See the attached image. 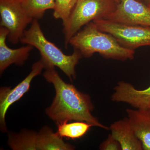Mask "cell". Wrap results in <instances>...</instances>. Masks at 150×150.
Here are the masks:
<instances>
[{
	"label": "cell",
	"instance_id": "8992f818",
	"mask_svg": "<svg viewBox=\"0 0 150 150\" xmlns=\"http://www.w3.org/2000/svg\"><path fill=\"white\" fill-rule=\"evenodd\" d=\"M0 16L1 27L8 30V39L15 45L20 41L28 25L33 21L23 9L21 0H0Z\"/></svg>",
	"mask_w": 150,
	"mask_h": 150
},
{
	"label": "cell",
	"instance_id": "ac0fdd59",
	"mask_svg": "<svg viewBox=\"0 0 150 150\" xmlns=\"http://www.w3.org/2000/svg\"><path fill=\"white\" fill-rule=\"evenodd\" d=\"M101 150H121V147L119 142L114 138L111 134L108 135L107 139L100 146Z\"/></svg>",
	"mask_w": 150,
	"mask_h": 150
},
{
	"label": "cell",
	"instance_id": "9c48e42d",
	"mask_svg": "<svg viewBox=\"0 0 150 150\" xmlns=\"http://www.w3.org/2000/svg\"><path fill=\"white\" fill-rule=\"evenodd\" d=\"M114 90L111 96L113 101L126 103L137 109L150 108V86L140 90L131 84L121 81L118 83Z\"/></svg>",
	"mask_w": 150,
	"mask_h": 150
},
{
	"label": "cell",
	"instance_id": "4fadbf2b",
	"mask_svg": "<svg viewBox=\"0 0 150 150\" xmlns=\"http://www.w3.org/2000/svg\"><path fill=\"white\" fill-rule=\"evenodd\" d=\"M38 133V150H72L75 147L65 143L63 139L48 126H43Z\"/></svg>",
	"mask_w": 150,
	"mask_h": 150
},
{
	"label": "cell",
	"instance_id": "30bf717a",
	"mask_svg": "<svg viewBox=\"0 0 150 150\" xmlns=\"http://www.w3.org/2000/svg\"><path fill=\"white\" fill-rule=\"evenodd\" d=\"M9 32L5 28L0 27V73L3 74L11 65L23 66L34 47L29 45L16 49L10 48L6 43Z\"/></svg>",
	"mask_w": 150,
	"mask_h": 150
},
{
	"label": "cell",
	"instance_id": "7402d4cb",
	"mask_svg": "<svg viewBox=\"0 0 150 150\" xmlns=\"http://www.w3.org/2000/svg\"><path fill=\"white\" fill-rule=\"evenodd\" d=\"M148 6H149V7L150 8V4H149V5H148Z\"/></svg>",
	"mask_w": 150,
	"mask_h": 150
},
{
	"label": "cell",
	"instance_id": "6da1fadb",
	"mask_svg": "<svg viewBox=\"0 0 150 150\" xmlns=\"http://www.w3.org/2000/svg\"><path fill=\"white\" fill-rule=\"evenodd\" d=\"M43 76L47 82L53 84L56 91L52 103L45 112L57 125L71 121H84L93 126L109 129L92 114L93 105L89 96L64 81L55 67L46 68Z\"/></svg>",
	"mask_w": 150,
	"mask_h": 150
},
{
	"label": "cell",
	"instance_id": "52a82bcc",
	"mask_svg": "<svg viewBox=\"0 0 150 150\" xmlns=\"http://www.w3.org/2000/svg\"><path fill=\"white\" fill-rule=\"evenodd\" d=\"M31 71L23 80L13 88L2 87L0 89V128L2 132L7 131L6 115L8 108L19 100L29 91L30 83L36 76L40 74L45 66L40 59L33 64Z\"/></svg>",
	"mask_w": 150,
	"mask_h": 150
},
{
	"label": "cell",
	"instance_id": "9a60e30c",
	"mask_svg": "<svg viewBox=\"0 0 150 150\" xmlns=\"http://www.w3.org/2000/svg\"><path fill=\"white\" fill-rule=\"evenodd\" d=\"M56 134L61 138L67 139H76L84 136L93 125L84 121H76L72 123L68 122L57 124Z\"/></svg>",
	"mask_w": 150,
	"mask_h": 150
},
{
	"label": "cell",
	"instance_id": "5b68a950",
	"mask_svg": "<svg viewBox=\"0 0 150 150\" xmlns=\"http://www.w3.org/2000/svg\"><path fill=\"white\" fill-rule=\"evenodd\" d=\"M98 29L112 35L124 48L134 50L150 46V27L114 22L98 19L93 21Z\"/></svg>",
	"mask_w": 150,
	"mask_h": 150
},
{
	"label": "cell",
	"instance_id": "ba28073f",
	"mask_svg": "<svg viewBox=\"0 0 150 150\" xmlns=\"http://www.w3.org/2000/svg\"><path fill=\"white\" fill-rule=\"evenodd\" d=\"M105 19L119 23L150 27V8L138 0H121Z\"/></svg>",
	"mask_w": 150,
	"mask_h": 150
},
{
	"label": "cell",
	"instance_id": "7a4b0ae2",
	"mask_svg": "<svg viewBox=\"0 0 150 150\" xmlns=\"http://www.w3.org/2000/svg\"><path fill=\"white\" fill-rule=\"evenodd\" d=\"M69 44L85 58L98 53L106 59L124 62L134 59L135 54L134 50L120 45L112 35L98 29L93 21L73 36Z\"/></svg>",
	"mask_w": 150,
	"mask_h": 150
},
{
	"label": "cell",
	"instance_id": "8fae6325",
	"mask_svg": "<svg viewBox=\"0 0 150 150\" xmlns=\"http://www.w3.org/2000/svg\"><path fill=\"white\" fill-rule=\"evenodd\" d=\"M112 137L117 140L123 150H142L141 140L134 132L128 117L112 123L109 128Z\"/></svg>",
	"mask_w": 150,
	"mask_h": 150
},
{
	"label": "cell",
	"instance_id": "2e32d148",
	"mask_svg": "<svg viewBox=\"0 0 150 150\" xmlns=\"http://www.w3.org/2000/svg\"><path fill=\"white\" fill-rule=\"evenodd\" d=\"M21 4L28 16L33 20L43 18L46 11L55 7V0H21Z\"/></svg>",
	"mask_w": 150,
	"mask_h": 150
},
{
	"label": "cell",
	"instance_id": "603a6c76",
	"mask_svg": "<svg viewBox=\"0 0 150 150\" xmlns=\"http://www.w3.org/2000/svg\"><path fill=\"white\" fill-rule=\"evenodd\" d=\"M81 1V0H78V1Z\"/></svg>",
	"mask_w": 150,
	"mask_h": 150
},
{
	"label": "cell",
	"instance_id": "44dd1931",
	"mask_svg": "<svg viewBox=\"0 0 150 150\" xmlns=\"http://www.w3.org/2000/svg\"><path fill=\"white\" fill-rule=\"evenodd\" d=\"M138 1H142L144 2V0H138Z\"/></svg>",
	"mask_w": 150,
	"mask_h": 150
},
{
	"label": "cell",
	"instance_id": "5bb4252c",
	"mask_svg": "<svg viewBox=\"0 0 150 150\" xmlns=\"http://www.w3.org/2000/svg\"><path fill=\"white\" fill-rule=\"evenodd\" d=\"M8 135V145L12 149L37 150L38 133L22 130L18 134L11 132Z\"/></svg>",
	"mask_w": 150,
	"mask_h": 150
},
{
	"label": "cell",
	"instance_id": "7c38bea8",
	"mask_svg": "<svg viewBox=\"0 0 150 150\" xmlns=\"http://www.w3.org/2000/svg\"><path fill=\"white\" fill-rule=\"evenodd\" d=\"M134 132L141 140L143 149L150 150V108L126 110Z\"/></svg>",
	"mask_w": 150,
	"mask_h": 150
},
{
	"label": "cell",
	"instance_id": "ffe728a7",
	"mask_svg": "<svg viewBox=\"0 0 150 150\" xmlns=\"http://www.w3.org/2000/svg\"><path fill=\"white\" fill-rule=\"evenodd\" d=\"M113 1H115V2L117 3V4H119V3H120L121 0H113Z\"/></svg>",
	"mask_w": 150,
	"mask_h": 150
},
{
	"label": "cell",
	"instance_id": "e0dca14e",
	"mask_svg": "<svg viewBox=\"0 0 150 150\" xmlns=\"http://www.w3.org/2000/svg\"><path fill=\"white\" fill-rule=\"evenodd\" d=\"M77 1L78 0H55L54 18L62 20L63 26H65Z\"/></svg>",
	"mask_w": 150,
	"mask_h": 150
},
{
	"label": "cell",
	"instance_id": "277c9868",
	"mask_svg": "<svg viewBox=\"0 0 150 150\" xmlns=\"http://www.w3.org/2000/svg\"><path fill=\"white\" fill-rule=\"evenodd\" d=\"M117 6V3L113 0L78 1L68 23L64 26L66 48L69 44L70 39L81 28L95 20L105 19L115 10Z\"/></svg>",
	"mask_w": 150,
	"mask_h": 150
},
{
	"label": "cell",
	"instance_id": "d6986e66",
	"mask_svg": "<svg viewBox=\"0 0 150 150\" xmlns=\"http://www.w3.org/2000/svg\"><path fill=\"white\" fill-rule=\"evenodd\" d=\"M144 2L147 5H149L150 4V0H144Z\"/></svg>",
	"mask_w": 150,
	"mask_h": 150
},
{
	"label": "cell",
	"instance_id": "3957f363",
	"mask_svg": "<svg viewBox=\"0 0 150 150\" xmlns=\"http://www.w3.org/2000/svg\"><path fill=\"white\" fill-rule=\"evenodd\" d=\"M20 42L30 45L38 50L45 69L48 67H57L71 81L76 79V67L82 56L79 51L75 50L71 55L64 54L60 48L46 38L38 20H33L30 27L25 31Z\"/></svg>",
	"mask_w": 150,
	"mask_h": 150
}]
</instances>
